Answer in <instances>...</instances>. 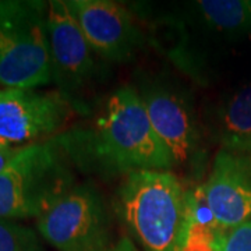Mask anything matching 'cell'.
<instances>
[{
	"instance_id": "cell-1",
	"label": "cell",
	"mask_w": 251,
	"mask_h": 251,
	"mask_svg": "<svg viewBox=\"0 0 251 251\" xmlns=\"http://www.w3.org/2000/svg\"><path fill=\"white\" fill-rule=\"evenodd\" d=\"M56 138L81 171L127 176L140 171H169L175 165L140 94L131 87H122L109 97L92 128H74Z\"/></svg>"
},
{
	"instance_id": "cell-2",
	"label": "cell",
	"mask_w": 251,
	"mask_h": 251,
	"mask_svg": "<svg viewBox=\"0 0 251 251\" xmlns=\"http://www.w3.org/2000/svg\"><path fill=\"white\" fill-rule=\"evenodd\" d=\"M193 196L169 171L126 176L117 191V211L147 251H176L191 214Z\"/></svg>"
},
{
	"instance_id": "cell-3",
	"label": "cell",
	"mask_w": 251,
	"mask_h": 251,
	"mask_svg": "<svg viewBox=\"0 0 251 251\" xmlns=\"http://www.w3.org/2000/svg\"><path fill=\"white\" fill-rule=\"evenodd\" d=\"M74 163L57 138L20 148L0 172V218H39L75 184Z\"/></svg>"
},
{
	"instance_id": "cell-4",
	"label": "cell",
	"mask_w": 251,
	"mask_h": 251,
	"mask_svg": "<svg viewBox=\"0 0 251 251\" xmlns=\"http://www.w3.org/2000/svg\"><path fill=\"white\" fill-rule=\"evenodd\" d=\"M48 1H0V87L34 90L53 81Z\"/></svg>"
},
{
	"instance_id": "cell-5",
	"label": "cell",
	"mask_w": 251,
	"mask_h": 251,
	"mask_svg": "<svg viewBox=\"0 0 251 251\" xmlns=\"http://www.w3.org/2000/svg\"><path fill=\"white\" fill-rule=\"evenodd\" d=\"M36 227L59 251H94L110 244L105 201L91 184H77L38 218Z\"/></svg>"
},
{
	"instance_id": "cell-6",
	"label": "cell",
	"mask_w": 251,
	"mask_h": 251,
	"mask_svg": "<svg viewBox=\"0 0 251 251\" xmlns=\"http://www.w3.org/2000/svg\"><path fill=\"white\" fill-rule=\"evenodd\" d=\"M48 36L52 62V77L59 92L78 112H87L84 92L91 88L98 74L95 52L85 39L66 1H48Z\"/></svg>"
},
{
	"instance_id": "cell-7",
	"label": "cell",
	"mask_w": 251,
	"mask_h": 251,
	"mask_svg": "<svg viewBox=\"0 0 251 251\" xmlns=\"http://www.w3.org/2000/svg\"><path fill=\"white\" fill-rule=\"evenodd\" d=\"M74 106L60 92L0 90V147L23 148L59 135Z\"/></svg>"
},
{
	"instance_id": "cell-8",
	"label": "cell",
	"mask_w": 251,
	"mask_h": 251,
	"mask_svg": "<svg viewBox=\"0 0 251 251\" xmlns=\"http://www.w3.org/2000/svg\"><path fill=\"white\" fill-rule=\"evenodd\" d=\"M140 97L155 133L171 152L175 165L190 163L201 144V131L190 97L175 84L144 81Z\"/></svg>"
},
{
	"instance_id": "cell-9",
	"label": "cell",
	"mask_w": 251,
	"mask_h": 251,
	"mask_svg": "<svg viewBox=\"0 0 251 251\" xmlns=\"http://www.w3.org/2000/svg\"><path fill=\"white\" fill-rule=\"evenodd\" d=\"M95 54L109 62L128 60L143 45L144 36L130 13L110 0H66Z\"/></svg>"
},
{
	"instance_id": "cell-10",
	"label": "cell",
	"mask_w": 251,
	"mask_h": 251,
	"mask_svg": "<svg viewBox=\"0 0 251 251\" xmlns=\"http://www.w3.org/2000/svg\"><path fill=\"white\" fill-rule=\"evenodd\" d=\"M201 193L222 233L251 221V155L221 150Z\"/></svg>"
},
{
	"instance_id": "cell-11",
	"label": "cell",
	"mask_w": 251,
	"mask_h": 251,
	"mask_svg": "<svg viewBox=\"0 0 251 251\" xmlns=\"http://www.w3.org/2000/svg\"><path fill=\"white\" fill-rule=\"evenodd\" d=\"M218 140L224 151L251 155V81L219 109Z\"/></svg>"
},
{
	"instance_id": "cell-12",
	"label": "cell",
	"mask_w": 251,
	"mask_h": 251,
	"mask_svg": "<svg viewBox=\"0 0 251 251\" xmlns=\"http://www.w3.org/2000/svg\"><path fill=\"white\" fill-rule=\"evenodd\" d=\"M194 4L204 23L216 31L251 32V0H201Z\"/></svg>"
},
{
	"instance_id": "cell-13",
	"label": "cell",
	"mask_w": 251,
	"mask_h": 251,
	"mask_svg": "<svg viewBox=\"0 0 251 251\" xmlns=\"http://www.w3.org/2000/svg\"><path fill=\"white\" fill-rule=\"evenodd\" d=\"M0 251H44L35 230L0 218Z\"/></svg>"
},
{
	"instance_id": "cell-14",
	"label": "cell",
	"mask_w": 251,
	"mask_h": 251,
	"mask_svg": "<svg viewBox=\"0 0 251 251\" xmlns=\"http://www.w3.org/2000/svg\"><path fill=\"white\" fill-rule=\"evenodd\" d=\"M219 251H251V221L225 233Z\"/></svg>"
},
{
	"instance_id": "cell-15",
	"label": "cell",
	"mask_w": 251,
	"mask_h": 251,
	"mask_svg": "<svg viewBox=\"0 0 251 251\" xmlns=\"http://www.w3.org/2000/svg\"><path fill=\"white\" fill-rule=\"evenodd\" d=\"M94 251H138L135 249L133 242L127 237H120L116 243H110L106 247H102L99 250Z\"/></svg>"
},
{
	"instance_id": "cell-16",
	"label": "cell",
	"mask_w": 251,
	"mask_h": 251,
	"mask_svg": "<svg viewBox=\"0 0 251 251\" xmlns=\"http://www.w3.org/2000/svg\"><path fill=\"white\" fill-rule=\"evenodd\" d=\"M20 151V148H11V147H0V172L3 171L14 155Z\"/></svg>"
}]
</instances>
